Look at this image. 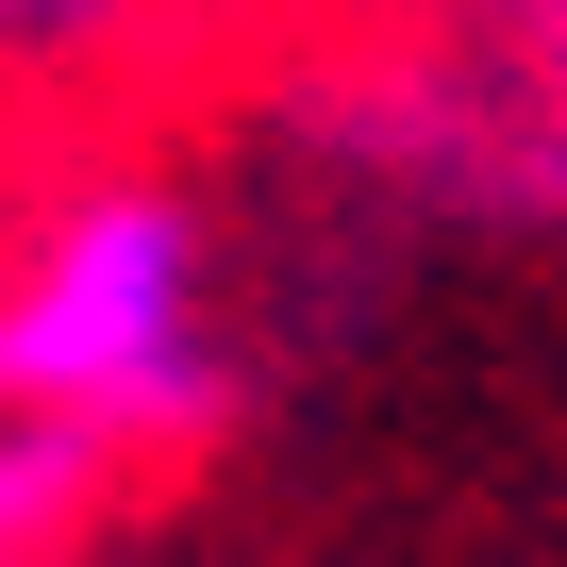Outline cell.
I'll return each instance as SVG.
<instances>
[{
    "mask_svg": "<svg viewBox=\"0 0 567 567\" xmlns=\"http://www.w3.org/2000/svg\"><path fill=\"white\" fill-rule=\"evenodd\" d=\"M184 0H0V117H51V101H117L167 51Z\"/></svg>",
    "mask_w": 567,
    "mask_h": 567,
    "instance_id": "cell-2",
    "label": "cell"
},
{
    "mask_svg": "<svg viewBox=\"0 0 567 567\" xmlns=\"http://www.w3.org/2000/svg\"><path fill=\"white\" fill-rule=\"evenodd\" d=\"M0 401L134 451H184L234 401L217 334V217L167 167H68L0 234Z\"/></svg>",
    "mask_w": 567,
    "mask_h": 567,
    "instance_id": "cell-1",
    "label": "cell"
},
{
    "mask_svg": "<svg viewBox=\"0 0 567 567\" xmlns=\"http://www.w3.org/2000/svg\"><path fill=\"white\" fill-rule=\"evenodd\" d=\"M101 484H117V451H101V434H68V417H18V401H0V567H68V550H84V517H101Z\"/></svg>",
    "mask_w": 567,
    "mask_h": 567,
    "instance_id": "cell-3",
    "label": "cell"
}]
</instances>
